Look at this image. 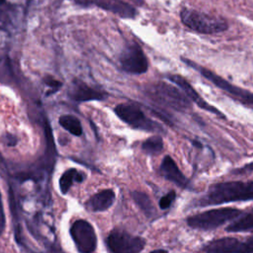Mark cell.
<instances>
[{
  "instance_id": "4fadbf2b",
  "label": "cell",
  "mask_w": 253,
  "mask_h": 253,
  "mask_svg": "<svg viewBox=\"0 0 253 253\" xmlns=\"http://www.w3.org/2000/svg\"><path fill=\"white\" fill-rule=\"evenodd\" d=\"M69 97L78 102L93 101V100H104L107 94L99 89L93 88L80 79H74L68 91Z\"/></svg>"
},
{
  "instance_id": "7402d4cb",
  "label": "cell",
  "mask_w": 253,
  "mask_h": 253,
  "mask_svg": "<svg viewBox=\"0 0 253 253\" xmlns=\"http://www.w3.org/2000/svg\"><path fill=\"white\" fill-rule=\"evenodd\" d=\"M43 82L50 88V91H48V92L46 93L47 95L56 92V91L61 87V85H62V83H61L60 81H58L57 79H54V78L51 77V76H46V77H44Z\"/></svg>"
},
{
  "instance_id": "52a82bcc",
  "label": "cell",
  "mask_w": 253,
  "mask_h": 253,
  "mask_svg": "<svg viewBox=\"0 0 253 253\" xmlns=\"http://www.w3.org/2000/svg\"><path fill=\"white\" fill-rule=\"evenodd\" d=\"M121 69L128 74H142L148 70V59L136 42L127 44L120 55Z\"/></svg>"
},
{
  "instance_id": "5bb4252c",
  "label": "cell",
  "mask_w": 253,
  "mask_h": 253,
  "mask_svg": "<svg viewBox=\"0 0 253 253\" xmlns=\"http://www.w3.org/2000/svg\"><path fill=\"white\" fill-rule=\"evenodd\" d=\"M160 170H161L162 175L169 181L175 183L176 185H178L182 188L187 187L188 181H187L185 175L180 171V169L176 165L175 161L169 155H166L163 158L162 163L160 165Z\"/></svg>"
},
{
  "instance_id": "44dd1931",
  "label": "cell",
  "mask_w": 253,
  "mask_h": 253,
  "mask_svg": "<svg viewBox=\"0 0 253 253\" xmlns=\"http://www.w3.org/2000/svg\"><path fill=\"white\" fill-rule=\"evenodd\" d=\"M175 198H176V194H175L174 191H171L168 194H166L165 196H163L159 200V207H160V209L161 210L168 209L172 205V203L174 202Z\"/></svg>"
},
{
  "instance_id": "cb8c5ba5",
  "label": "cell",
  "mask_w": 253,
  "mask_h": 253,
  "mask_svg": "<svg viewBox=\"0 0 253 253\" xmlns=\"http://www.w3.org/2000/svg\"><path fill=\"white\" fill-rule=\"evenodd\" d=\"M252 171H253V162H251V163H249V164H246V165H244L243 167L234 170L233 173H235V174H241V173L252 172Z\"/></svg>"
},
{
  "instance_id": "8992f818",
  "label": "cell",
  "mask_w": 253,
  "mask_h": 253,
  "mask_svg": "<svg viewBox=\"0 0 253 253\" xmlns=\"http://www.w3.org/2000/svg\"><path fill=\"white\" fill-rule=\"evenodd\" d=\"M182 60L188 66H190V67L196 69L197 71H199L205 78H207L209 81L213 83L216 87H218L219 89L228 93L231 97L235 98L236 100H238V101H240L244 104H248V105L253 106V93H251L250 91H247L243 88L237 87V86L229 83L228 81H226L225 79H223L219 75L213 73L211 70H210L206 67H203V66L197 64L196 62L190 60V59L182 57Z\"/></svg>"
},
{
  "instance_id": "6da1fadb",
  "label": "cell",
  "mask_w": 253,
  "mask_h": 253,
  "mask_svg": "<svg viewBox=\"0 0 253 253\" xmlns=\"http://www.w3.org/2000/svg\"><path fill=\"white\" fill-rule=\"evenodd\" d=\"M251 200H253V181H231L212 185L197 201V206L206 207Z\"/></svg>"
},
{
  "instance_id": "ffe728a7",
  "label": "cell",
  "mask_w": 253,
  "mask_h": 253,
  "mask_svg": "<svg viewBox=\"0 0 253 253\" xmlns=\"http://www.w3.org/2000/svg\"><path fill=\"white\" fill-rule=\"evenodd\" d=\"M163 139L159 135H154L143 141L141 149L148 155H157L163 150Z\"/></svg>"
},
{
  "instance_id": "9c48e42d",
  "label": "cell",
  "mask_w": 253,
  "mask_h": 253,
  "mask_svg": "<svg viewBox=\"0 0 253 253\" xmlns=\"http://www.w3.org/2000/svg\"><path fill=\"white\" fill-rule=\"evenodd\" d=\"M70 234L80 253H92L96 249V233L88 221L84 219L74 221L70 227Z\"/></svg>"
},
{
  "instance_id": "ac0fdd59",
  "label": "cell",
  "mask_w": 253,
  "mask_h": 253,
  "mask_svg": "<svg viewBox=\"0 0 253 253\" xmlns=\"http://www.w3.org/2000/svg\"><path fill=\"white\" fill-rule=\"evenodd\" d=\"M84 179V176L82 173L78 172L76 169L71 168L66 170L59 179V188L62 194H66L70 187L72 186L74 181L81 182Z\"/></svg>"
},
{
  "instance_id": "d4e9b609",
  "label": "cell",
  "mask_w": 253,
  "mask_h": 253,
  "mask_svg": "<svg viewBox=\"0 0 253 253\" xmlns=\"http://www.w3.org/2000/svg\"><path fill=\"white\" fill-rule=\"evenodd\" d=\"M150 253H168V252L166 250H164V249H157V250H154V251H152Z\"/></svg>"
},
{
  "instance_id": "8fae6325",
  "label": "cell",
  "mask_w": 253,
  "mask_h": 253,
  "mask_svg": "<svg viewBox=\"0 0 253 253\" xmlns=\"http://www.w3.org/2000/svg\"><path fill=\"white\" fill-rule=\"evenodd\" d=\"M74 3L80 7H98L124 19H133L137 11L129 3L124 0H74Z\"/></svg>"
},
{
  "instance_id": "e0dca14e",
  "label": "cell",
  "mask_w": 253,
  "mask_h": 253,
  "mask_svg": "<svg viewBox=\"0 0 253 253\" xmlns=\"http://www.w3.org/2000/svg\"><path fill=\"white\" fill-rule=\"evenodd\" d=\"M131 197L136 204V206L143 211V213L150 217L154 213V206L152 204V201L150 200L149 196L143 192H138V191H133L131 193Z\"/></svg>"
},
{
  "instance_id": "7a4b0ae2",
  "label": "cell",
  "mask_w": 253,
  "mask_h": 253,
  "mask_svg": "<svg viewBox=\"0 0 253 253\" xmlns=\"http://www.w3.org/2000/svg\"><path fill=\"white\" fill-rule=\"evenodd\" d=\"M180 19L187 28L201 34H217L228 29L225 19L190 8L180 11Z\"/></svg>"
},
{
  "instance_id": "5b68a950",
  "label": "cell",
  "mask_w": 253,
  "mask_h": 253,
  "mask_svg": "<svg viewBox=\"0 0 253 253\" xmlns=\"http://www.w3.org/2000/svg\"><path fill=\"white\" fill-rule=\"evenodd\" d=\"M116 115L125 123L132 126L133 128L147 130V131H159L164 132L163 127L146 117L141 109L131 103L119 104L115 108Z\"/></svg>"
},
{
  "instance_id": "7c38bea8",
  "label": "cell",
  "mask_w": 253,
  "mask_h": 253,
  "mask_svg": "<svg viewBox=\"0 0 253 253\" xmlns=\"http://www.w3.org/2000/svg\"><path fill=\"white\" fill-rule=\"evenodd\" d=\"M167 78L172 83L177 85L183 91V93L188 97V99L193 101L195 104H197L201 109H204L208 112H211V113H212V114H214V115H216V116H218L222 119L225 118L220 111H218L216 108H214L213 106L210 105L207 101H205L200 96V94L194 89V87L189 83V81L187 79H185L183 76L178 75V74H170V75L167 76Z\"/></svg>"
},
{
  "instance_id": "30bf717a",
  "label": "cell",
  "mask_w": 253,
  "mask_h": 253,
  "mask_svg": "<svg viewBox=\"0 0 253 253\" xmlns=\"http://www.w3.org/2000/svg\"><path fill=\"white\" fill-rule=\"evenodd\" d=\"M204 253H253V235L245 240L234 237H223L209 242Z\"/></svg>"
},
{
  "instance_id": "484cf974",
  "label": "cell",
  "mask_w": 253,
  "mask_h": 253,
  "mask_svg": "<svg viewBox=\"0 0 253 253\" xmlns=\"http://www.w3.org/2000/svg\"><path fill=\"white\" fill-rule=\"evenodd\" d=\"M6 3V0H0V7Z\"/></svg>"
},
{
  "instance_id": "277c9868",
  "label": "cell",
  "mask_w": 253,
  "mask_h": 253,
  "mask_svg": "<svg viewBox=\"0 0 253 253\" xmlns=\"http://www.w3.org/2000/svg\"><path fill=\"white\" fill-rule=\"evenodd\" d=\"M241 211L237 209L221 208L206 211L190 216L187 223L190 227L201 230H210L236 218Z\"/></svg>"
},
{
  "instance_id": "3957f363",
  "label": "cell",
  "mask_w": 253,
  "mask_h": 253,
  "mask_svg": "<svg viewBox=\"0 0 253 253\" xmlns=\"http://www.w3.org/2000/svg\"><path fill=\"white\" fill-rule=\"evenodd\" d=\"M146 93L156 103L171 108L175 111L185 112L191 108V102L188 97L178 88L165 83L157 82L147 87Z\"/></svg>"
},
{
  "instance_id": "9a60e30c",
  "label": "cell",
  "mask_w": 253,
  "mask_h": 253,
  "mask_svg": "<svg viewBox=\"0 0 253 253\" xmlns=\"http://www.w3.org/2000/svg\"><path fill=\"white\" fill-rule=\"evenodd\" d=\"M115 198L116 196L113 190H102L87 201L86 208L91 211H104L114 204Z\"/></svg>"
},
{
  "instance_id": "d6986e66",
  "label": "cell",
  "mask_w": 253,
  "mask_h": 253,
  "mask_svg": "<svg viewBox=\"0 0 253 253\" xmlns=\"http://www.w3.org/2000/svg\"><path fill=\"white\" fill-rule=\"evenodd\" d=\"M59 125L70 133L79 136L82 134V126L80 121L72 115H63L59 118Z\"/></svg>"
},
{
  "instance_id": "ba28073f",
  "label": "cell",
  "mask_w": 253,
  "mask_h": 253,
  "mask_svg": "<svg viewBox=\"0 0 253 253\" xmlns=\"http://www.w3.org/2000/svg\"><path fill=\"white\" fill-rule=\"evenodd\" d=\"M107 245L113 253H140L145 240L125 230L114 229L107 237Z\"/></svg>"
},
{
  "instance_id": "603a6c76",
  "label": "cell",
  "mask_w": 253,
  "mask_h": 253,
  "mask_svg": "<svg viewBox=\"0 0 253 253\" xmlns=\"http://www.w3.org/2000/svg\"><path fill=\"white\" fill-rule=\"evenodd\" d=\"M4 228H5V214H4L2 197H1V193H0V235L2 234Z\"/></svg>"
},
{
  "instance_id": "2e32d148",
  "label": "cell",
  "mask_w": 253,
  "mask_h": 253,
  "mask_svg": "<svg viewBox=\"0 0 253 253\" xmlns=\"http://www.w3.org/2000/svg\"><path fill=\"white\" fill-rule=\"evenodd\" d=\"M240 214L226 227V230L229 232H253V209Z\"/></svg>"
}]
</instances>
